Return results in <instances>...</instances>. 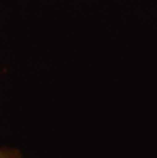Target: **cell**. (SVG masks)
<instances>
[{
    "label": "cell",
    "mask_w": 157,
    "mask_h": 158,
    "mask_svg": "<svg viewBox=\"0 0 157 158\" xmlns=\"http://www.w3.org/2000/svg\"><path fill=\"white\" fill-rule=\"evenodd\" d=\"M0 158H22V155L16 149L0 148Z\"/></svg>",
    "instance_id": "6da1fadb"
}]
</instances>
